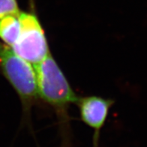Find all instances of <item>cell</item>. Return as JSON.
I'll return each instance as SVG.
<instances>
[{
    "instance_id": "obj_4",
    "label": "cell",
    "mask_w": 147,
    "mask_h": 147,
    "mask_svg": "<svg viewBox=\"0 0 147 147\" xmlns=\"http://www.w3.org/2000/svg\"><path fill=\"white\" fill-rule=\"evenodd\" d=\"M114 101L99 96H88L78 98L80 117L86 124L95 131V144L98 139L100 130L104 125L108 116L109 110Z\"/></svg>"
},
{
    "instance_id": "obj_3",
    "label": "cell",
    "mask_w": 147,
    "mask_h": 147,
    "mask_svg": "<svg viewBox=\"0 0 147 147\" xmlns=\"http://www.w3.org/2000/svg\"><path fill=\"white\" fill-rule=\"evenodd\" d=\"M19 19L20 32L11 47L16 54L35 65L51 53L45 32L38 17L33 13L21 12Z\"/></svg>"
},
{
    "instance_id": "obj_5",
    "label": "cell",
    "mask_w": 147,
    "mask_h": 147,
    "mask_svg": "<svg viewBox=\"0 0 147 147\" xmlns=\"http://www.w3.org/2000/svg\"><path fill=\"white\" fill-rule=\"evenodd\" d=\"M19 14L7 15L0 18V39L9 47L16 42L20 32Z\"/></svg>"
},
{
    "instance_id": "obj_6",
    "label": "cell",
    "mask_w": 147,
    "mask_h": 147,
    "mask_svg": "<svg viewBox=\"0 0 147 147\" xmlns=\"http://www.w3.org/2000/svg\"><path fill=\"white\" fill-rule=\"evenodd\" d=\"M20 13L17 0H0V18L7 15L19 14Z\"/></svg>"
},
{
    "instance_id": "obj_1",
    "label": "cell",
    "mask_w": 147,
    "mask_h": 147,
    "mask_svg": "<svg viewBox=\"0 0 147 147\" xmlns=\"http://www.w3.org/2000/svg\"><path fill=\"white\" fill-rule=\"evenodd\" d=\"M34 66L38 95L53 107L59 115L65 116L69 105L77 103L78 98L56 60L50 53L46 58Z\"/></svg>"
},
{
    "instance_id": "obj_2",
    "label": "cell",
    "mask_w": 147,
    "mask_h": 147,
    "mask_svg": "<svg viewBox=\"0 0 147 147\" xmlns=\"http://www.w3.org/2000/svg\"><path fill=\"white\" fill-rule=\"evenodd\" d=\"M0 69L19 95L24 110L28 111L39 96L35 68L11 47L0 42Z\"/></svg>"
}]
</instances>
